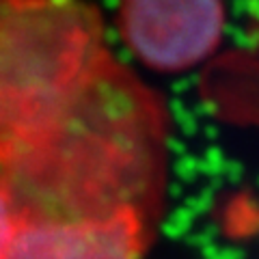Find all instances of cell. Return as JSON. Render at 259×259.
Returning a JSON list of instances; mask_svg holds the SVG:
<instances>
[{
	"label": "cell",
	"mask_w": 259,
	"mask_h": 259,
	"mask_svg": "<svg viewBox=\"0 0 259 259\" xmlns=\"http://www.w3.org/2000/svg\"><path fill=\"white\" fill-rule=\"evenodd\" d=\"M255 3V22L259 24V0H253Z\"/></svg>",
	"instance_id": "cell-6"
},
{
	"label": "cell",
	"mask_w": 259,
	"mask_h": 259,
	"mask_svg": "<svg viewBox=\"0 0 259 259\" xmlns=\"http://www.w3.org/2000/svg\"><path fill=\"white\" fill-rule=\"evenodd\" d=\"M171 117L112 52L63 106L0 153L22 216L91 221L121 212L156 223Z\"/></svg>",
	"instance_id": "cell-1"
},
{
	"label": "cell",
	"mask_w": 259,
	"mask_h": 259,
	"mask_svg": "<svg viewBox=\"0 0 259 259\" xmlns=\"http://www.w3.org/2000/svg\"><path fill=\"white\" fill-rule=\"evenodd\" d=\"M151 223L121 212L91 221L22 216L7 259H143Z\"/></svg>",
	"instance_id": "cell-4"
},
{
	"label": "cell",
	"mask_w": 259,
	"mask_h": 259,
	"mask_svg": "<svg viewBox=\"0 0 259 259\" xmlns=\"http://www.w3.org/2000/svg\"><path fill=\"white\" fill-rule=\"evenodd\" d=\"M20 223H22V212L18 207V201L11 194L9 186L0 177V259L9 257Z\"/></svg>",
	"instance_id": "cell-5"
},
{
	"label": "cell",
	"mask_w": 259,
	"mask_h": 259,
	"mask_svg": "<svg viewBox=\"0 0 259 259\" xmlns=\"http://www.w3.org/2000/svg\"><path fill=\"white\" fill-rule=\"evenodd\" d=\"M110 54L91 0H0V153L59 110Z\"/></svg>",
	"instance_id": "cell-2"
},
{
	"label": "cell",
	"mask_w": 259,
	"mask_h": 259,
	"mask_svg": "<svg viewBox=\"0 0 259 259\" xmlns=\"http://www.w3.org/2000/svg\"><path fill=\"white\" fill-rule=\"evenodd\" d=\"M227 28L225 0H119L117 30L147 69L182 74L209 59Z\"/></svg>",
	"instance_id": "cell-3"
}]
</instances>
